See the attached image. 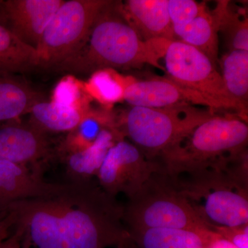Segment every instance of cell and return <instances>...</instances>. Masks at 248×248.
I'll return each mask as SVG.
<instances>
[{
	"mask_svg": "<svg viewBox=\"0 0 248 248\" xmlns=\"http://www.w3.org/2000/svg\"><path fill=\"white\" fill-rule=\"evenodd\" d=\"M123 210L95 179L62 184L50 195L12 204L6 213L22 248H106L130 238Z\"/></svg>",
	"mask_w": 248,
	"mask_h": 248,
	"instance_id": "1",
	"label": "cell"
},
{
	"mask_svg": "<svg viewBox=\"0 0 248 248\" xmlns=\"http://www.w3.org/2000/svg\"><path fill=\"white\" fill-rule=\"evenodd\" d=\"M170 41H144L124 14L123 2L112 1L97 15L86 40L56 68L71 74H91L103 68H138L159 64Z\"/></svg>",
	"mask_w": 248,
	"mask_h": 248,
	"instance_id": "2",
	"label": "cell"
},
{
	"mask_svg": "<svg viewBox=\"0 0 248 248\" xmlns=\"http://www.w3.org/2000/svg\"><path fill=\"white\" fill-rule=\"evenodd\" d=\"M169 174L180 195L209 230L248 224V187L217 165Z\"/></svg>",
	"mask_w": 248,
	"mask_h": 248,
	"instance_id": "3",
	"label": "cell"
},
{
	"mask_svg": "<svg viewBox=\"0 0 248 248\" xmlns=\"http://www.w3.org/2000/svg\"><path fill=\"white\" fill-rule=\"evenodd\" d=\"M214 112L189 104L164 108L131 107L117 115V127L148 159L156 161Z\"/></svg>",
	"mask_w": 248,
	"mask_h": 248,
	"instance_id": "4",
	"label": "cell"
},
{
	"mask_svg": "<svg viewBox=\"0 0 248 248\" xmlns=\"http://www.w3.org/2000/svg\"><path fill=\"white\" fill-rule=\"evenodd\" d=\"M123 208L124 223L128 232L154 228L209 230L196 216L162 166L128 199Z\"/></svg>",
	"mask_w": 248,
	"mask_h": 248,
	"instance_id": "5",
	"label": "cell"
},
{
	"mask_svg": "<svg viewBox=\"0 0 248 248\" xmlns=\"http://www.w3.org/2000/svg\"><path fill=\"white\" fill-rule=\"evenodd\" d=\"M248 140L247 122L234 116L214 115L157 161L171 174L193 170L247 148Z\"/></svg>",
	"mask_w": 248,
	"mask_h": 248,
	"instance_id": "6",
	"label": "cell"
},
{
	"mask_svg": "<svg viewBox=\"0 0 248 248\" xmlns=\"http://www.w3.org/2000/svg\"><path fill=\"white\" fill-rule=\"evenodd\" d=\"M108 0H68L54 15L37 52V68L55 70L86 40L93 22Z\"/></svg>",
	"mask_w": 248,
	"mask_h": 248,
	"instance_id": "7",
	"label": "cell"
},
{
	"mask_svg": "<svg viewBox=\"0 0 248 248\" xmlns=\"http://www.w3.org/2000/svg\"><path fill=\"white\" fill-rule=\"evenodd\" d=\"M163 58L166 66L165 72L169 74V79L200 94L208 103L213 112L233 111L244 120L239 108L228 95L221 75L205 54L190 45L175 40L169 42Z\"/></svg>",
	"mask_w": 248,
	"mask_h": 248,
	"instance_id": "8",
	"label": "cell"
},
{
	"mask_svg": "<svg viewBox=\"0 0 248 248\" xmlns=\"http://www.w3.org/2000/svg\"><path fill=\"white\" fill-rule=\"evenodd\" d=\"M161 168L157 161L148 159L135 145L123 139L109 150L96 179L108 195L116 198L124 194L129 199Z\"/></svg>",
	"mask_w": 248,
	"mask_h": 248,
	"instance_id": "9",
	"label": "cell"
},
{
	"mask_svg": "<svg viewBox=\"0 0 248 248\" xmlns=\"http://www.w3.org/2000/svg\"><path fill=\"white\" fill-rule=\"evenodd\" d=\"M53 155L48 134L29 122L10 121L0 125V159L26 166L42 175V164Z\"/></svg>",
	"mask_w": 248,
	"mask_h": 248,
	"instance_id": "10",
	"label": "cell"
},
{
	"mask_svg": "<svg viewBox=\"0 0 248 248\" xmlns=\"http://www.w3.org/2000/svg\"><path fill=\"white\" fill-rule=\"evenodd\" d=\"M64 1L0 0V23L36 49L46 28Z\"/></svg>",
	"mask_w": 248,
	"mask_h": 248,
	"instance_id": "11",
	"label": "cell"
},
{
	"mask_svg": "<svg viewBox=\"0 0 248 248\" xmlns=\"http://www.w3.org/2000/svg\"><path fill=\"white\" fill-rule=\"evenodd\" d=\"M124 101L131 107L164 108L189 104L204 106L210 109L208 103L200 94L169 78L135 80L125 90Z\"/></svg>",
	"mask_w": 248,
	"mask_h": 248,
	"instance_id": "12",
	"label": "cell"
},
{
	"mask_svg": "<svg viewBox=\"0 0 248 248\" xmlns=\"http://www.w3.org/2000/svg\"><path fill=\"white\" fill-rule=\"evenodd\" d=\"M62 186L46 182L26 166L0 159V211L6 212L16 202L50 195Z\"/></svg>",
	"mask_w": 248,
	"mask_h": 248,
	"instance_id": "13",
	"label": "cell"
},
{
	"mask_svg": "<svg viewBox=\"0 0 248 248\" xmlns=\"http://www.w3.org/2000/svg\"><path fill=\"white\" fill-rule=\"evenodd\" d=\"M168 4L169 0H127L123 9L142 40L175 41Z\"/></svg>",
	"mask_w": 248,
	"mask_h": 248,
	"instance_id": "14",
	"label": "cell"
},
{
	"mask_svg": "<svg viewBox=\"0 0 248 248\" xmlns=\"http://www.w3.org/2000/svg\"><path fill=\"white\" fill-rule=\"evenodd\" d=\"M123 139L125 138L117 126L107 128L91 146L62 157L68 182H87L95 179L109 150Z\"/></svg>",
	"mask_w": 248,
	"mask_h": 248,
	"instance_id": "15",
	"label": "cell"
},
{
	"mask_svg": "<svg viewBox=\"0 0 248 248\" xmlns=\"http://www.w3.org/2000/svg\"><path fill=\"white\" fill-rule=\"evenodd\" d=\"M45 100L42 93L15 73L0 71V123L19 120L37 103Z\"/></svg>",
	"mask_w": 248,
	"mask_h": 248,
	"instance_id": "16",
	"label": "cell"
},
{
	"mask_svg": "<svg viewBox=\"0 0 248 248\" xmlns=\"http://www.w3.org/2000/svg\"><path fill=\"white\" fill-rule=\"evenodd\" d=\"M117 126V114L112 109L91 108L82 120L57 147L60 158L65 155L82 151L93 144L105 129Z\"/></svg>",
	"mask_w": 248,
	"mask_h": 248,
	"instance_id": "17",
	"label": "cell"
},
{
	"mask_svg": "<svg viewBox=\"0 0 248 248\" xmlns=\"http://www.w3.org/2000/svg\"><path fill=\"white\" fill-rule=\"evenodd\" d=\"M175 40L197 48L214 63L218 54V29L213 13L206 6L190 22L172 26Z\"/></svg>",
	"mask_w": 248,
	"mask_h": 248,
	"instance_id": "18",
	"label": "cell"
},
{
	"mask_svg": "<svg viewBox=\"0 0 248 248\" xmlns=\"http://www.w3.org/2000/svg\"><path fill=\"white\" fill-rule=\"evenodd\" d=\"M222 79L228 95L246 121L248 100V51L230 50L221 60Z\"/></svg>",
	"mask_w": 248,
	"mask_h": 248,
	"instance_id": "19",
	"label": "cell"
},
{
	"mask_svg": "<svg viewBox=\"0 0 248 248\" xmlns=\"http://www.w3.org/2000/svg\"><path fill=\"white\" fill-rule=\"evenodd\" d=\"M131 76H124L113 68H103L91 73L84 81L86 92L103 108L112 109L115 104L124 101L125 90L135 81Z\"/></svg>",
	"mask_w": 248,
	"mask_h": 248,
	"instance_id": "20",
	"label": "cell"
},
{
	"mask_svg": "<svg viewBox=\"0 0 248 248\" xmlns=\"http://www.w3.org/2000/svg\"><path fill=\"white\" fill-rule=\"evenodd\" d=\"M87 112L44 100L32 107L29 113V122L46 134L68 133L79 123Z\"/></svg>",
	"mask_w": 248,
	"mask_h": 248,
	"instance_id": "21",
	"label": "cell"
},
{
	"mask_svg": "<svg viewBox=\"0 0 248 248\" xmlns=\"http://www.w3.org/2000/svg\"><path fill=\"white\" fill-rule=\"evenodd\" d=\"M128 233L138 248H203L201 232L154 228Z\"/></svg>",
	"mask_w": 248,
	"mask_h": 248,
	"instance_id": "22",
	"label": "cell"
},
{
	"mask_svg": "<svg viewBox=\"0 0 248 248\" xmlns=\"http://www.w3.org/2000/svg\"><path fill=\"white\" fill-rule=\"evenodd\" d=\"M37 68L36 49L24 43L0 23V71L24 73Z\"/></svg>",
	"mask_w": 248,
	"mask_h": 248,
	"instance_id": "23",
	"label": "cell"
},
{
	"mask_svg": "<svg viewBox=\"0 0 248 248\" xmlns=\"http://www.w3.org/2000/svg\"><path fill=\"white\" fill-rule=\"evenodd\" d=\"M218 32L224 37L230 50L248 51V20L231 6L229 1H218L213 11Z\"/></svg>",
	"mask_w": 248,
	"mask_h": 248,
	"instance_id": "24",
	"label": "cell"
},
{
	"mask_svg": "<svg viewBox=\"0 0 248 248\" xmlns=\"http://www.w3.org/2000/svg\"><path fill=\"white\" fill-rule=\"evenodd\" d=\"M50 102L69 108L88 112L92 99L85 89L84 81L74 75L63 76L52 91Z\"/></svg>",
	"mask_w": 248,
	"mask_h": 248,
	"instance_id": "25",
	"label": "cell"
},
{
	"mask_svg": "<svg viewBox=\"0 0 248 248\" xmlns=\"http://www.w3.org/2000/svg\"><path fill=\"white\" fill-rule=\"evenodd\" d=\"M206 6L193 0H169L168 9L172 25H182L195 19Z\"/></svg>",
	"mask_w": 248,
	"mask_h": 248,
	"instance_id": "26",
	"label": "cell"
},
{
	"mask_svg": "<svg viewBox=\"0 0 248 248\" xmlns=\"http://www.w3.org/2000/svg\"><path fill=\"white\" fill-rule=\"evenodd\" d=\"M214 231L238 248H248V224L235 227H213Z\"/></svg>",
	"mask_w": 248,
	"mask_h": 248,
	"instance_id": "27",
	"label": "cell"
},
{
	"mask_svg": "<svg viewBox=\"0 0 248 248\" xmlns=\"http://www.w3.org/2000/svg\"><path fill=\"white\" fill-rule=\"evenodd\" d=\"M203 248H238L219 234L208 230L201 232Z\"/></svg>",
	"mask_w": 248,
	"mask_h": 248,
	"instance_id": "28",
	"label": "cell"
},
{
	"mask_svg": "<svg viewBox=\"0 0 248 248\" xmlns=\"http://www.w3.org/2000/svg\"><path fill=\"white\" fill-rule=\"evenodd\" d=\"M13 233V221L11 217L6 214L2 220H0V245L8 239Z\"/></svg>",
	"mask_w": 248,
	"mask_h": 248,
	"instance_id": "29",
	"label": "cell"
},
{
	"mask_svg": "<svg viewBox=\"0 0 248 248\" xmlns=\"http://www.w3.org/2000/svg\"><path fill=\"white\" fill-rule=\"evenodd\" d=\"M0 248H22L19 237L16 233L13 232L7 239L0 245Z\"/></svg>",
	"mask_w": 248,
	"mask_h": 248,
	"instance_id": "30",
	"label": "cell"
},
{
	"mask_svg": "<svg viewBox=\"0 0 248 248\" xmlns=\"http://www.w3.org/2000/svg\"><path fill=\"white\" fill-rule=\"evenodd\" d=\"M116 248H138L135 244H134L133 240L131 238H129L128 239L125 240L124 242L121 243L118 246H116Z\"/></svg>",
	"mask_w": 248,
	"mask_h": 248,
	"instance_id": "31",
	"label": "cell"
}]
</instances>
